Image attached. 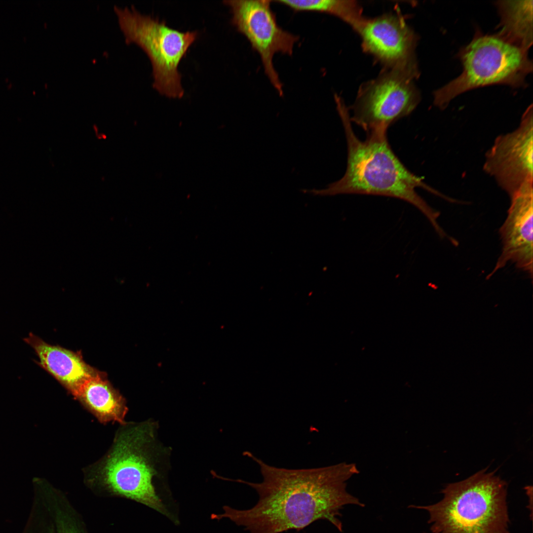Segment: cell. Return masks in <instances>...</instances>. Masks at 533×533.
I'll list each match as a JSON object with an SVG mask.
<instances>
[{
    "label": "cell",
    "instance_id": "8992f818",
    "mask_svg": "<svg viewBox=\"0 0 533 533\" xmlns=\"http://www.w3.org/2000/svg\"><path fill=\"white\" fill-rule=\"evenodd\" d=\"M119 27L127 43L139 46L152 68L153 87L168 97L184 94L179 65L198 36L197 31L181 32L133 6H114Z\"/></svg>",
    "mask_w": 533,
    "mask_h": 533
},
{
    "label": "cell",
    "instance_id": "6da1fadb",
    "mask_svg": "<svg viewBox=\"0 0 533 533\" xmlns=\"http://www.w3.org/2000/svg\"><path fill=\"white\" fill-rule=\"evenodd\" d=\"M259 465L260 483L242 480L259 495L257 503L248 509L223 507L212 519L228 518L250 533H281L300 531L318 520H325L340 532V511L347 505L364 504L346 490V481L358 473L354 464L341 463L320 468L290 469L270 466L252 454H246Z\"/></svg>",
    "mask_w": 533,
    "mask_h": 533
},
{
    "label": "cell",
    "instance_id": "5bb4252c",
    "mask_svg": "<svg viewBox=\"0 0 533 533\" xmlns=\"http://www.w3.org/2000/svg\"><path fill=\"white\" fill-rule=\"evenodd\" d=\"M500 36L528 51L533 44V0H499Z\"/></svg>",
    "mask_w": 533,
    "mask_h": 533
},
{
    "label": "cell",
    "instance_id": "9c48e42d",
    "mask_svg": "<svg viewBox=\"0 0 533 533\" xmlns=\"http://www.w3.org/2000/svg\"><path fill=\"white\" fill-rule=\"evenodd\" d=\"M532 105L522 116L519 126L499 135L487 152L483 169L493 177L509 197L533 178Z\"/></svg>",
    "mask_w": 533,
    "mask_h": 533
},
{
    "label": "cell",
    "instance_id": "30bf717a",
    "mask_svg": "<svg viewBox=\"0 0 533 533\" xmlns=\"http://www.w3.org/2000/svg\"><path fill=\"white\" fill-rule=\"evenodd\" d=\"M354 30L363 50L385 68L419 72L415 55L418 36L399 13L364 17Z\"/></svg>",
    "mask_w": 533,
    "mask_h": 533
},
{
    "label": "cell",
    "instance_id": "8fae6325",
    "mask_svg": "<svg viewBox=\"0 0 533 533\" xmlns=\"http://www.w3.org/2000/svg\"><path fill=\"white\" fill-rule=\"evenodd\" d=\"M533 184H528L510 197L507 217L499 228L501 252L492 277L510 262L533 276Z\"/></svg>",
    "mask_w": 533,
    "mask_h": 533
},
{
    "label": "cell",
    "instance_id": "7a4b0ae2",
    "mask_svg": "<svg viewBox=\"0 0 533 533\" xmlns=\"http://www.w3.org/2000/svg\"><path fill=\"white\" fill-rule=\"evenodd\" d=\"M337 110L347 144V164L343 176L321 190L309 192L320 196L358 194L384 196L403 200L418 209L429 221L438 235L444 230L438 223L440 212L431 207L416 189L420 188L449 201L451 198L426 184L423 178L409 170L390 147L387 129L366 133L363 141L355 134L350 114L343 99L335 95Z\"/></svg>",
    "mask_w": 533,
    "mask_h": 533
},
{
    "label": "cell",
    "instance_id": "5b68a950",
    "mask_svg": "<svg viewBox=\"0 0 533 533\" xmlns=\"http://www.w3.org/2000/svg\"><path fill=\"white\" fill-rule=\"evenodd\" d=\"M528 52L497 33L484 35L477 32L459 52L462 73L434 92V104L444 110L458 95L480 87L493 84L524 86L533 69Z\"/></svg>",
    "mask_w": 533,
    "mask_h": 533
},
{
    "label": "cell",
    "instance_id": "3957f363",
    "mask_svg": "<svg viewBox=\"0 0 533 533\" xmlns=\"http://www.w3.org/2000/svg\"><path fill=\"white\" fill-rule=\"evenodd\" d=\"M107 453L84 470L88 486L140 502L172 519L153 484L169 450L152 419L121 424Z\"/></svg>",
    "mask_w": 533,
    "mask_h": 533
},
{
    "label": "cell",
    "instance_id": "4fadbf2b",
    "mask_svg": "<svg viewBox=\"0 0 533 533\" xmlns=\"http://www.w3.org/2000/svg\"><path fill=\"white\" fill-rule=\"evenodd\" d=\"M73 395L100 422H125L128 411L125 399L98 373L84 381Z\"/></svg>",
    "mask_w": 533,
    "mask_h": 533
},
{
    "label": "cell",
    "instance_id": "277c9868",
    "mask_svg": "<svg viewBox=\"0 0 533 533\" xmlns=\"http://www.w3.org/2000/svg\"><path fill=\"white\" fill-rule=\"evenodd\" d=\"M433 504L410 505L426 510L433 533H510L507 484L494 472L481 470L447 485Z\"/></svg>",
    "mask_w": 533,
    "mask_h": 533
},
{
    "label": "cell",
    "instance_id": "2e32d148",
    "mask_svg": "<svg viewBox=\"0 0 533 533\" xmlns=\"http://www.w3.org/2000/svg\"><path fill=\"white\" fill-rule=\"evenodd\" d=\"M84 529L78 514L64 495L57 511L53 533H86Z\"/></svg>",
    "mask_w": 533,
    "mask_h": 533
},
{
    "label": "cell",
    "instance_id": "52a82bcc",
    "mask_svg": "<svg viewBox=\"0 0 533 533\" xmlns=\"http://www.w3.org/2000/svg\"><path fill=\"white\" fill-rule=\"evenodd\" d=\"M419 73L385 68L376 78L359 88L352 106L351 122L366 133L387 129L390 125L411 114L420 96L414 80Z\"/></svg>",
    "mask_w": 533,
    "mask_h": 533
},
{
    "label": "cell",
    "instance_id": "ba28073f",
    "mask_svg": "<svg viewBox=\"0 0 533 533\" xmlns=\"http://www.w3.org/2000/svg\"><path fill=\"white\" fill-rule=\"evenodd\" d=\"M223 2L230 9L232 25L258 53L266 75L278 94L282 96L283 84L274 68L273 57L278 53L292 55L299 37L278 25L271 8L270 0H228Z\"/></svg>",
    "mask_w": 533,
    "mask_h": 533
},
{
    "label": "cell",
    "instance_id": "9a60e30c",
    "mask_svg": "<svg viewBox=\"0 0 533 533\" xmlns=\"http://www.w3.org/2000/svg\"><path fill=\"white\" fill-rule=\"evenodd\" d=\"M295 11L325 13L338 17L354 28L364 18L362 8L354 0H277Z\"/></svg>",
    "mask_w": 533,
    "mask_h": 533
},
{
    "label": "cell",
    "instance_id": "7c38bea8",
    "mask_svg": "<svg viewBox=\"0 0 533 533\" xmlns=\"http://www.w3.org/2000/svg\"><path fill=\"white\" fill-rule=\"evenodd\" d=\"M24 341L35 350V362L53 376L73 395L81 384L97 373L78 354L50 344L32 333Z\"/></svg>",
    "mask_w": 533,
    "mask_h": 533
}]
</instances>
